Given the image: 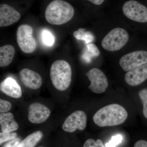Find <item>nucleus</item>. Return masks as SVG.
<instances>
[{"mask_svg":"<svg viewBox=\"0 0 147 147\" xmlns=\"http://www.w3.org/2000/svg\"><path fill=\"white\" fill-rule=\"evenodd\" d=\"M127 116V112L122 106L112 104L100 108L94 114L93 120L100 127L113 126L123 123Z\"/></svg>","mask_w":147,"mask_h":147,"instance_id":"1","label":"nucleus"},{"mask_svg":"<svg viewBox=\"0 0 147 147\" xmlns=\"http://www.w3.org/2000/svg\"><path fill=\"white\" fill-rule=\"evenodd\" d=\"M74 14V8L69 3L64 0H54L45 9V17L49 24L59 26L70 21Z\"/></svg>","mask_w":147,"mask_h":147,"instance_id":"2","label":"nucleus"},{"mask_svg":"<svg viewBox=\"0 0 147 147\" xmlns=\"http://www.w3.org/2000/svg\"><path fill=\"white\" fill-rule=\"evenodd\" d=\"M72 72L70 65L63 60L53 62L50 69V76L52 84L59 91L65 90L70 86Z\"/></svg>","mask_w":147,"mask_h":147,"instance_id":"3","label":"nucleus"},{"mask_svg":"<svg viewBox=\"0 0 147 147\" xmlns=\"http://www.w3.org/2000/svg\"><path fill=\"white\" fill-rule=\"evenodd\" d=\"M129 36L125 29L116 28L112 30L102 40L103 49L110 52L121 50L128 42Z\"/></svg>","mask_w":147,"mask_h":147,"instance_id":"4","label":"nucleus"},{"mask_svg":"<svg viewBox=\"0 0 147 147\" xmlns=\"http://www.w3.org/2000/svg\"><path fill=\"white\" fill-rule=\"evenodd\" d=\"M33 29L30 26L23 24L19 26L16 33V40L18 47L24 53L30 54L36 49L37 44L33 37Z\"/></svg>","mask_w":147,"mask_h":147,"instance_id":"5","label":"nucleus"},{"mask_svg":"<svg viewBox=\"0 0 147 147\" xmlns=\"http://www.w3.org/2000/svg\"><path fill=\"white\" fill-rule=\"evenodd\" d=\"M124 14L130 20L145 23L147 22V8L134 0L127 1L123 6Z\"/></svg>","mask_w":147,"mask_h":147,"instance_id":"6","label":"nucleus"},{"mask_svg":"<svg viewBox=\"0 0 147 147\" xmlns=\"http://www.w3.org/2000/svg\"><path fill=\"white\" fill-rule=\"evenodd\" d=\"M147 63V52L134 51L124 55L121 58L119 64L124 71L128 72L133 69Z\"/></svg>","mask_w":147,"mask_h":147,"instance_id":"7","label":"nucleus"},{"mask_svg":"<svg viewBox=\"0 0 147 147\" xmlns=\"http://www.w3.org/2000/svg\"><path fill=\"white\" fill-rule=\"evenodd\" d=\"M86 114L82 110H77L70 114L65 119L62 125L64 131L72 133L76 129L84 130L86 127Z\"/></svg>","mask_w":147,"mask_h":147,"instance_id":"8","label":"nucleus"},{"mask_svg":"<svg viewBox=\"0 0 147 147\" xmlns=\"http://www.w3.org/2000/svg\"><path fill=\"white\" fill-rule=\"evenodd\" d=\"M91 84L88 88L92 92L100 94L105 91L108 87L107 77L103 72L98 68H92L86 73Z\"/></svg>","mask_w":147,"mask_h":147,"instance_id":"9","label":"nucleus"},{"mask_svg":"<svg viewBox=\"0 0 147 147\" xmlns=\"http://www.w3.org/2000/svg\"><path fill=\"white\" fill-rule=\"evenodd\" d=\"M50 114V110L47 106L40 102H33L29 106L28 119L32 123H42L47 120Z\"/></svg>","mask_w":147,"mask_h":147,"instance_id":"10","label":"nucleus"},{"mask_svg":"<svg viewBox=\"0 0 147 147\" xmlns=\"http://www.w3.org/2000/svg\"><path fill=\"white\" fill-rule=\"evenodd\" d=\"M21 17L20 13L11 6L2 3L0 5V27H7L16 23Z\"/></svg>","mask_w":147,"mask_h":147,"instance_id":"11","label":"nucleus"},{"mask_svg":"<svg viewBox=\"0 0 147 147\" xmlns=\"http://www.w3.org/2000/svg\"><path fill=\"white\" fill-rule=\"evenodd\" d=\"M22 84L28 88L37 90L42 86V79L39 74L28 68L21 69L19 73Z\"/></svg>","mask_w":147,"mask_h":147,"instance_id":"12","label":"nucleus"},{"mask_svg":"<svg viewBox=\"0 0 147 147\" xmlns=\"http://www.w3.org/2000/svg\"><path fill=\"white\" fill-rule=\"evenodd\" d=\"M147 79V63L131 69L125 74V80L132 86L140 85Z\"/></svg>","mask_w":147,"mask_h":147,"instance_id":"13","label":"nucleus"},{"mask_svg":"<svg viewBox=\"0 0 147 147\" xmlns=\"http://www.w3.org/2000/svg\"><path fill=\"white\" fill-rule=\"evenodd\" d=\"M1 91L11 97L19 98L22 95L21 87L14 79L7 78L1 83Z\"/></svg>","mask_w":147,"mask_h":147,"instance_id":"14","label":"nucleus"},{"mask_svg":"<svg viewBox=\"0 0 147 147\" xmlns=\"http://www.w3.org/2000/svg\"><path fill=\"white\" fill-rule=\"evenodd\" d=\"M0 124L2 132H11L18 129V124L14 119L12 113H7L0 114Z\"/></svg>","mask_w":147,"mask_h":147,"instance_id":"15","label":"nucleus"},{"mask_svg":"<svg viewBox=\"0 0 147 147\" xmlns=\"http://www.w3.org/2000/svg\"><path fill=\"white\" fill-rule=\"evenodd\" d=\"M15 54V48L12 45H6L0 47L1 67L9 65L13 61Z\"/></svg>","mask_w":147,"mask_h":147,"instance_id":"16","label":"nucleus"},{"mask_svg":"<svg viewBox=\"0 0 147 147\" xmlns=\"http://www.w3.org/2000/svg\"><path fill=\"white\" fill-rule=\"evenodd\" d=\"M42 136V131H35L22 140L17 147H34L41 140Z\"/></svg>","mask_w":147,"mask_h":147,"instance_id":"17","label":"nucleus"},{"mask_svg":"<svg viewBox=\"0 0 147 147\" xmlns=\"http://www.w3.org/2000/svg\"><path fill=\"white\" fill-rule=\"evenodd\" d=\"M73 34L76 39L84 40L87 45L94 40V35L91 32L86 31L85 29H79L78 30L74 32Z\"/></svg>","mask_w":147,"mask_h":147,"instance_id":"18","label":"nucleus"},{"mask_svg":"<svg viewBox=\"0 0 147 147\" xmlns=\"http://www.w3.org/2000/svg\"><path fill=\"white\" fill-rule=\"evenodd\" d=\"M98 48L93 43L87 44L84 54V57L87 61H90V59L97 57L100 55Z\"/></svg>","mask_w":147,"mask_h":147,"instance_id":"19","label":"nucleus"},{"mask_svg":"<svg viewBox=\"0 0 147 147\" xmlns=\"http://www.w3.org/2000/svg\"><path fill=\"white\" fill-rule=\"evenodd\" d=\"M139 95L143 103V114L145 117L147 119V89H144L140 90Z\"/></svg>","mask_w":147,"mask_h":147,"instance_id":"20","label":"nucleus"},{"mask_svg":"<svg viewBox=\"0 0 147 147\" xmlns=\"http://www.w3.org/2000/svg\"><path fill=\"white\" fill-rule=\"evenodd\" d=\"M42 40L45 45L52 46L55 42V38L53 34L47 30L43 32L42 34Z\"/></svg>","mask_w":147,"mask_h":147,"instance_id":"21","label":"nucleus"},{"mask_svg":"<svg viewBox=\"0 0 147 147\" xmlns=\"http://www.w3.org/2000/svg\"><path fill=\"white\" fill-rule=\"evenodd\" d=\"M17 133L15 132H2L0 133V145H2L5 142H8L16 138Z\"/></svg>","mask_w":147,"mask_h":147,"instance_id":"22","label":"nucleus"},{"mask_svg":"<svg viewBox=\"0 0 147 147\" xmlns=\"http://www.w3.org/2000/svg\"><path fill=\"white\" fill-rule=\"evenodd\" d=\"M123 137L120 134H117L113 136L109 142L105 144L106 147H116L119 144L121 143Z\"/></svg>","mask_w":147,"mask_h":147,"instance_id":"23","label":"nucleus"},{"mask_svg":"<svg viewBox=\"0 0 147 147\" xmlns=\"http://www.w3.org/2000/svg\"><path fill=\"white\" fill-rule=\"evenodd\" d=\"M83 147H106L103 145L102 141L100 139H97L96 141L94 139H88L84 143Z\"/></svg>","mask_w":147,"mask_h":147,"instance_id":"24","label":"nucleus"},{"mask_svg":"<svg viewBox=\"0 0 147 147\" xmlns=\"http://www.w3.org/2000/svg\"><path fill=\"white\" fill-rule=\"evenodd\" d=\"M12 105L9 101L3 100L1 98L0 99V113H6L9 112L11 109Z\"/></svg>","mask_w":147,"mask_h":147,"instance_id":"25","label":"nucleus"},{"mask_svg":"<svg viewBox=\"0 0 147 147\" xmlns=\"http://www.w3.org/2000/svg\"><path fill=\"white\" fill-rule=\"evenodd\" d=\"M21 142V139L16 137L15 139L8 141L3 147H17Z\"/></svg>","mask_w":147,"mask_h":147,"instance_id":"26","label":"nucleus"},{"mask_svg":"<svg viewBox=\"0 0 147 147\" xmlns=\"http://www.w3.org/2000/svg\"><path fill=\"white\" fill-rule=\"evenodd\" d=\"M134 147H147V141L143 140L137 141Z\"/></svg>","mask_w":147,"mask_h":147,"instance_id":"27","label":"nucleus"},{"mask_svg":"<svg viewBox=\"0 0 147 147\" xmlns=\"http://www.w3.org/2000/svg\"><path fill=\"white\" fill-rule=\"evenodd\" d=\"M94 4L96 5H100L103 3L105 0H88Z\"/></svg>","mask_w":147,"mask_h":147,"instance_id":"28","label":"nucleus"},{"mask_svg":"<svg viewBox=\"0 0 147 147\" xmlns=\"http://www.w3.org/2000/svg\"><path fill=\"white\" fill-rule=\"evenodd\" d=\"M42 147V146H39V147Z\"/></svg>","mask_w":147,"mask_h":147,"instance_id":"29","label":"nucleus"}]
</instances>
